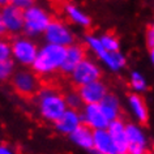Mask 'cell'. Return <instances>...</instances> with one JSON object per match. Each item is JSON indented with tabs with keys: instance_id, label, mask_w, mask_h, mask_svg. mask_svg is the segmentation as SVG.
Returning <instances> with one entry per match:
<instances>
[{
	"instance_id": "6da1fadb",
	"label": "cell",
	"mask_w": 154,
	"mask_h": 154,
	"mask_svg": "<svg viewBox=\"0 0 154 154\" xmlns=\"http://www.w3.org/2000/svg\"><path fill=\"white\" fill-rule=\"evenodd\" d=\"M65 55H67V47L46 43L39 48L32 68L37 75H48L61 68Z\"/></svg>"
},
{
	"instance_id": "7a4b0ae2",
	"label": "cell",
	"mask_w": 154,
	"mask_h": 154,
	"mask_svg": "<svg viewBox=\"0 0 154 154\" xmlns=\"http://www.w3.org/2000/svg\"><path fill=\"white\" fill-rule=\"evenodd\" d=\"M37 98L42 118L47 122L54 123V124L63 116V114L68 109L65 97L57 93L56 90L50 89V88L41 89L37 94Z\"/></svg>"
},
{
	"instance_id": "3957f363",
	"label": "cell",
	"mask_w": 154,
	"mask_h": 154,
	"mask_svg": "<svg viewBox=\"0 0 154 154\" xmlns=\"http://www.w3.org/2000/svg\"><path fill=\"white\" fill-rule=\"evenodd\" d=\"M51 17L42 7L33 5L24 11V33L26 37L33 38L45 34L48 25L51 24Z\"/></svg>"
},
{
	"instance_id": "277c9868",
	"label": "cell",
	"mask_w": 154,
	"mask_h": 154,
	"mask_svg": "<svg viewBox=\"0 0 154 154\" xmlns=\"http://www.w3.org/2000/svg\"><path fill=\"white\" fill-rule=\"evenodd\" d=\"M0 30H2V34L7 33L11 35H16L24 32V11L11 4L2 7Z\"/></svg>"
},
{
	"instance_id": "5b68a950",
	"label": "cell",
	"mask_w": 154,
	"mask_h": 154,
	"mask_svg": "<svg viewBox=\"0 0 154 154\" xmlns=\"http://www.w3.org/2000/svg\"><path fill=\"white\" fill-rule=\"evenodd\" d=\"M38 51V46L29 37H17L12 42L13 60L21 65H33Z\"/></svg>"
},
{
	"instance_id": "8992f818",
	"label": "cell",
	"mask_w": 154,
	"mask_h": 154,
	"mask_svg": "<svg viewBox=\"0 0 154 154\" xmlns=\"http://www.w3.org/2000/svg\"><path fill=\"white\" fill-rule=\"evenodd\" d=\"M12 86L20 95L24 97H32L38 94L39 91V80L35 72L28 71V69H20L16 71L12 76Z\"/></svg>"
},
{
	"instance_id": "52a82bcc",
	"label": "cell",
	"mask_w": 154,
	"mask_h": 154,
	"mask_svg": "<svg viewBox=\"0 0 154 154\" xmlns=\"http://www.w3.org/2000/svg\"><path fill=\"white\" fill-rule=\"evenodd\" d=\"M72 82L76 86L81 88L86 84L98 81L101 79V69L93 60L90 59H84L81 63L76 67V69L71 73Z\"/></svg>"
},
{
	"instance_id": "ba28073f",
	"label": "cell",
	"mask_w": 154,
	"mask_h": 154,
	"mask_svg": "<svg viewBox=\"0 0 154 154\" xmlns=\"http://www.w3.org/2000/svg\"><path fill=\"white\" fill-rule=\"evenodd\" d=\"M43 35L47 43L59 45L64 47H68L75 43V35L71 32V29L59 20H52Z\"/></svg>"
},
{
	"instance_id": "9c48e42d",
	"label": "cell",
	"mask_w": 154,
	"mask_h": 154,
	"mask_svg": "<svg viewBox=\"0 0 154 154\" xmlns=\"http://www.w3.org/2000/svg\"><path fill=\"white\" fill-rule=\"evenodd\" d=\"M82 123L88 125L93 131L98 129H107L110 125V120L106 118L103 111L99 106V103H93V105H85L82 107Z\"/></svg>"
},
{
	"instance_id": "30bf717a",
	"label": "cell",
	"mask_w": 154,
	"mask_h": 154,
	"mask_svg": "<svg viewBox=\"0 0 154 154\" xmlns=\"http://www.w3.org/2000/svg\"><path fill=\"white\" fill-rule=\"evenodd\" d=\"M79 93L81 95L85 105H93V103H101L107 94V88L101 80L90 84H86L79 88Z\"/></svg>"
},
{
	"instance_id": "8fae6325",
	"label": "cell",
	"mask_w": 154,
	"mask_h": 154,
	"mask_svg": "<svg viewBox=\"0 0 154 154\" xmlns=\"http://www.w3.org/2000/svg\"><path fill=\"white\" fill-rule=\"evenodd\" d=\"M82 124L84 123L81 112H79V110L67 109V111L63 114V116L55 123V129L61 134H68L69 136Z\"/></svg>"
},
{
	"instance_id": "7c38bea8",
	"label": "cell",
	"mask_w": 154,
	"mask_h": 154,
	"mask_svg": "<svg viewBox=\"0 0 154 154\" xmlns=\"http://www.w3.org/2000/svg\"><path fill=\"white\" fill-rule=\"evenodd\" d=\"M93 154H116L118 149L114 144L110 132L107 129L94 131V148Z\"/></svg>"
},
{
	"instance_id": "4fadbf2b",
	"label": "cell",
	"mask_w": 154,
	"mask_h": 154,
	"mask_svg": "<svg viewBox=\"0 0 154 154\" xmlns=\"http://www.w3.org/2000/svg\"><path fill=\"white\" fill-rule=\"evenodd\" d=\"M107 131L110 132L111 137L114 140V144L116 146L118 152L125 153L128 150V137H127V124H124L120 119L111 122Z\"/></svg>"
},
{
	"instance_id": "5bb4252c",
	"label": "cell",
	"mask_w": 154,
	"mask_h": 154,
	"mask_svg": "<svg viewBox=\"0 0 154 154\" xmlns=\"http://www.w3.org/2000/svg\"><path fill=\"white\" fill-rule=\"evenodd\" d=\"M85 59V50H84L80 45H71L67 47V55H65L64 63L61 65L60 71L63 73H67V75H71V73L75 71L76 67L79 65L81 61Z\"/></svg>"
},
{
	"instance_id": "9a60e30c",
	"label": "cell",
	"mask_w": 154,
	"mask_h": 154,
	"mask_svg": "<svg viewBox=\"0 0 154 154\" xmlns=\"http://www.w3.org/2000/svg\"><path fill=\"white\" fill-rule=\"evenodd\" d=\"M69 140L73 144L85 150H93L94 148V131L88 125L82 124L75 132L69 134Z\"/></svg>"
},
{
	"instance_id": "2e32d148",
	"label": "cell",
	"mask_w": 154,
	"mask_h": 154,
	"mask_svg": "<svg viewBox=\"0 0 154 154\" xmlns=\"http://www.w3.org/2000/svg\"><path fill=\"white\" fill-rule=\"evenodd\" d=\"M101 109L103 111V114L106 115V118L111 122L119 119V114H120V103H119V99L116 95L114 94H107L103 101L99 103Z\"/></svg>"
},
{
	"instance_id": "e0dca14e",
	"label": "cell",
	"mask_w": 154,
	"mask_h": 154,
	"mask_svg": "<svg viewBox=\"0 0 154 154\" xmlns=\"http://www.w3.org/2000/svg\"><path fill=\"white\" fill-rule=\"evenodd\" d=\"M128 106L129 110L132 111L133 116L137 119L138 122L145 123L148 120V109L145 106V102L137 93L136 94H131L128 97Z\"/></svg>"
},
{
	"instance_id": "ac0fdd59",
	"label": "cell",
	"mask_w": 154,
	"mask_h": 154,
	"mask_svg": "<svg viewBox=\"0 0 154 154\" xmlns=\"http://www.w3.org/2000/svg\"><path fill=\"white\" fill-rule=\"evenodd\" d=\"M103 64L106 65L109 69L114 72H118L125 65V56L123 55L120 51H115V52H110L106 51L103 55L98 57Z\"/></svg>"
},
{
	"instance_id": "d6986e66",
	"label": "cell",
	"mask_w": 154,
	"mask_h": 154,
	"mask_svg": "<svg viewBox=\"0 0 154 154\" xmlns=\"http://www.w3.org/2000/svg\"><path fill=\"white\" fill-rule=\"evenodd\" d=\"M64 11L67 13L68 18L71 20L72 22H75L76 25H80V26H84V28H88L90 26L91 24V20L88 14L81 11L79 7L73 5V4H67L64 7Z\"/></svg>"
},
{
	"instance_id": "ffe728a7",
	"label": "cell",
	"mask_w": 154,
	"mask_h": 154,
	"mask_svg": "<svg viewBox=\"0 0 154 154\" xmlns=\"http://www.w3.org/2000/svg\"><path fill=\"white\" fill-rule=\"evenodd\" d=\"M127 137H128L129 145H142L146 146V136L140 127L134 123L127 124Z\"/></svg>"
},
{
	"instance_id": "44dd1931",
	"label": "cell",
	"mask_w": 154,
	"mask_h": 154,
	"mask_svg": "<svg viewBox=\"0 0 154 154\" xmlns=\"http://www.w3.org/2000/svg\"><path fill=\"white\" fill-rule=\"evenodd\" d=\"M129 84H131V88H132L136 93H144L146 90V88H148V82H146L145 77L137 71H133L131 73Z\"/></svg>"
},
{
	"instance_id": "7402d4cb",
	"label": "cell",
	"mask_w": 154,
	"mask_h": 154,
	"mask_svg": "<svg viewBox=\"0 0 154 154\" xmlns=\"http://www.w3.org/2000/svg\"><path fill=\"white\" fill-rule=\"evenodd\" d=\"M85 43L88 45V47H89L98 57L106 52V48L103 47V45L101 42V38H99V37L88 34V35H85Z\"/></svg>"
},
{
	"instance_id": "603a6c76",
	"label": "cell",
	"mask_w": 154,
	"mask_h": 154,
	"mask_svg": "<svg viewBox=\"0 0 154 154\" xmlns=\"http://www.w3.org/2000/svg\"><path fill=\"white\" fill-rule=\"evenodd\" d=\"M99 38H101V42H102L103 47L106 48V51H110V52L120 51L119 39L115 35H112V34H110V33H106V34H102Z\"/></svg>"
},
{
	"instance_id": "cb8c5ba5",
	"label": "cell",
	"mask_w": 154,
	"mask_h": 154,
	"mask_svg": "<svg viewBox=\"0 0 154 154\" xmlns=\"http://www.w3.org/2000/svg\"><path fill=\"white\" fill-rule=\"evenodd\" d=\"M65 102H67L68 109H73V110H80L85 106L81 95L79 91H71L65 95Z\"/></svg>"
},
{
	"instance_id": "d4e9b609",
	"label": "cell",
	"mask_w": 154,
	"mask_h": 154,
	"mask_svg": "<svg viewBox=\"0 0 154 154\" xmlns=\"http://www.w3.org/2000/svg\"><path fill=\"white\" fill-rule=\"evenodd\" d=\"M14 61L11 60H5V61H0V79L4 81L8 80L9 77H12L14 75Z\"/></svg>"
},
{
	"instance_id": "484cf974",
	"label": "cell",
	"mask_w": 154,
	"mask_h": 154,
	"mask_svg": "<svg viewBox=\"0 0 154 154\" xmlns=\"http://www.w3.org/2000/svg\"><path fill=\"white\" fill-rule=\"evenodd\" d=\"M13 57L12 52V43H8L7 41L0 42V61L11 60Z\"/></svg>"
},
{
	"instance_id": "4316f807",
	"label": "cell",
	"mask_w": 154,
	"mask_h": 154,
	"mask_svg": "<svg viewBox=\"0 0 154 154\" xmlns=\"http://www.w3.org/2000/svg\"><path fill=\"white\" fill-rule=\"evenodd\" d=\"M9 4L21 11H25L34 5V0H9Z\"/></svg>"
},
{
	"instance_id": "83f0119b",
	"label": "cell",
	"mask_w": 154,
	"mask_h": 154,
	"mask_svg": "<svg viewBox=\"0 0 154 154\" xmlns=\"http://www.w3.org/2000/svg\"><path fill=\"white\" fill-rule=\"evenodd\" d=\"M128 154H146V146L142 145H128Z\"/></svg>"
},
{
	"instance_id": "f1b7e54d",
	"label": "cell",
	"mask_w": 154,
	"mask_h": 154,
	"mask_svg": "<svg viewBox=\"0 0 154 154\" xmlns=\"http://www.w3.org/2000/svg\"><path fill=\"white\" fill-rule=\"evenodd\" d=\"M146 45H148L149 50L154 48V30H153V28H150L148 32H146Z\"/></svg>"
},
{
	"instance_id": "f546056e",
	"label": "cell",
	"mask_w": 154,
	"mask_h": 154,
	"mask_svg": "<svg viewBox=\"0 0 154 154\" xmlns=\"http://www.w3.org/2000/svg\"><path fill=\"white\" fill-rule=\"evenodd\" d=\"M0 154H17V153L14 152L13 149H11L9 146L2 145V146H0Z\"/></svg>"
},
{
	"instance_id": "4dcf8cb0",
	"label": "cell",
	"mask_w": 154,
	"mask_h": 154,
	"mask_svg": "<svg viewBox=\"0 0 154 154\" xmlns=\"http://www.w3.org/2000/svg\"><path fill=\"white\" fill-rule=\"evenodd\" d=\"M149 55H150V60H152V63H153V65H154V48L150 50Z\"/></svg>"
},
{
	"instance_id": "1f68e13d",
	"label": "cell",
	"mask_w": 154,
	"mask_h": 154,
	"mask_svg": "<svg viewBox=\"0 0 154 154\" xmlns=\"http://www.w3.org/2000/svg\"><path fill=\"white\" fill-rule=\"evenodd\" d=\"M0 4H2V7L8 5L9 4V0H0Z\"/></svg>"
},
{
	"instance_id": "d6a6232c",
	"label": "cell",
	"mask_w": 154,
	"mask_h": 154,
	"mask_svg": "<svg viewBox=\"0 0 154 154\" xmlns=\"http://www.w3.org/2000/svg\"><path fill=\"white\" fill-rule=\"evenodd\" d=\"M116 154H128V153H127V152H125V153H122V152H118Z\"/></svg>"
},
{
	"instance_id": "836d02e7",
	"label": "cell",
	"mask_w": 154,
	"mask_h": 154,
	"mask_svg": "<svg viewBox=\"0 0 154 154\" xmlns=\"http://www.w3.org/2000/svg\"><path fill=\"white\" fill-rule=\"evenodd\" d=\"M152 28H153V30H154V22H153V26H152Z\"/></svg>"
}]
</instances>
